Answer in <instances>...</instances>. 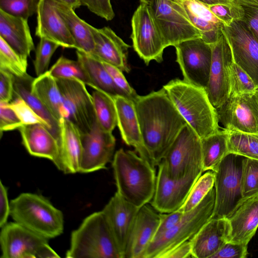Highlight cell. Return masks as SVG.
I'll use <instances>...</instances> for the list:
<instances>
[{"instance_id":"48","label":"cell","mask_w":258,"mask_h":258,"mask_svg":"<svg viewBox=\"0 0 258 258\" xmlns=\"http://www.w3.org/2000/svg\"><path fill=\"white\" fill-rule=\"evenodd\" d=\"M82 6H85L92 13L107 21L113 19L115 14L110 0H81Z\"/></svg>"},{"instance_id":"33","label":"cell","mask_w":258,"mask_h":258,"mask_svg":"<svg viewBox=\"0 0 258 258\" xmlns=\"http://www.w3.org/2000/svg\"><path fill=\"white\" fill-rule=\"evenodd\" d=\"M76 53L77 59L82 64L91 80L94 90H101L112 97H124L114 84L102 61L91 54L80 50H77Z\"/></svg>"},{"instance_id":"54","label":"cell","mask_w":258,"mask_h":258,"mask_svg":"<svg viewBox=\"0 0 258 258\" xmlns=\"http://www.w3.org/2000/svg\"><path fill=\"white\" fill-rule=\"evenodd\" d=\"M192 257L190 240L174 247L163 254L160 258H186Z\"/></svg>"},{"instance_id":"44","label":"cell","mask_w":258,"mask_h":258,"mask_svg":"<svg viewBox=\"0 0 258 258\" xmlns=\"http://www.w3.org/2000/svg\"><path fill=\"white\" fill-rule=\"evenodd\" d=\"M10 104L17 113L23 125L41 123L48 130L46 122L21 97L14 96L13 100Z\"/></svg>"},{"instance_id":"29","label":"cell","mask_w":258,"mask_h":258,"mask_svg":"<svg viewBox=\"0 0 258 258\" xmlns=\"http://www.w3.org/2000/svg\"><path fill=\"white\" fill-rule=\"evenodd\" d=\"M190 21L200 31L201 38L208 44L215 43L221 33L223 23L207 5L198 0H180Z\"/></svg>"},{"instance_id":"10","label":"cell","mask_w":258,"mask_h":258,"mask_svg":"<svg viewBox=\"0 0 258 258\" xmlns=\"http://www.w3.org/2000/svg\"><path fill=\"white\" fill-rule=\"evenodd\" d=\"M132 27L133 48L140 57L146 65L152 60L161 62L167 46L150 5L141 3L133 15Z\"/></svg>"},{"instance_id":"3","label":"cell","mask_w":258,"mask_h":258,"mask_svg":"<svg viewBox=\"0 0 258 258\" xmlns=\"http://www.w3.org/2000/svg\"><path fill=\"white\" fill-rule=\"evenodd\" d=\"M187 124L201 139L219 130L217 109L205 88L174 79L163 86Z\"/></svg>"},{"instance_id":"17","label":"cell","mask_w":258,"mask_h":258,"mask_svg":"<svg viewBox=\"0 0 258 258\" xmlns=\"http://www.w3.org/2000/svg\"><path fill=\"white\" fill-rule=\"evenodd\" d=\"M158 166L155 191L151 206L160 213L177 211L182 206L192 186L201 175L191 174L175 179L168 176L162 161Z\"/></svg>"},{"instance_id":"24","label":"cell","mask_w":258,"mask_h":258,"mask_svg":"<svg viewBox=\"0 0 258 258\" xmlns=\"http://www.w3.org/2000/svg\"><path fill=\"white\" fill-rule=\"evenodd\" d=\"M227 218H211L190 239L192 257L211 258L229 241Z\"/></svg>"},{"instance_id":"31","label":"cell","mask_w":258,"mask_h":258,"mask_svg":"<svg viewBox=\"0 0 258 258\" xmlns=\"http://www.w3.org/2000/svg\"><path fill=\"white\" fill-rule=\"evenodd\" d=\"M34 78L28 74L21 77L14 76V96L24 100L35 112L47 124L49 132L57 140L60 150L61 144L60 122L49 112L44 105L31 91V85Z\"/></svg>"},{"instance_id":"38","label":"cell","mask_w":258,"mask_h":258,"mask_svg":"<svg viewBox=\"0 0 258 258\" xmlns=\"http://www.w3.org/2000/svg\"><path fill=\"white\" fill-rule=\"evenodd\" d=\"M215 176L210 170L201 175L192 186L186 200L178 210L183 213L196 207L214 186Z\"/></svg>"},{"instance_id":"12","label":"cell","mask_w":258,"mask_h":258,"mask_svg":"<svg viewBox=\"0 0 258 258\" xmlns=\"http://www.w3.org/2000/svg\"><path fill=\"white\" fill-rule=\"evenodd\" d=\"M176 61L183 80L195 86L206 88L209 78L212 62L211 44L201 38L186 40L174 46Z\"/></svg>"},{"instance_id":"13","label":"cell","mask_w":258,"mask_h":258,"mask_svg":"<svg viewBox=\"0 0 258 258\" xmlns=\"http://www.w3.org/2000/svg\"><path fill=\"white\" fill-rule=\"evenodd\" d=\"M68 119L81 134L89 133L97 122L92 95L86 84L77 79H56Z\"/></svg>"},{"instance_id":"55","label":"cell","mask_w":258,"mask_h":258,"mask_svg":"<svg viewBox=\"0 0 258 258\" xmlns=\"http://www.w3.org/2000/svg\"><path fill=\"white\" fill-rule=\"evenodd\" d=\"M207 6L216 4H225L229 5H237L233 0H198Z\"/></svg>"},{"instance_id":"39","label":"cell","mask_w":258,"mask_h":258,"mask_svg":"<svg viewBox=\"0 0 258 258\" xmlns=\"http://www.w3.org/2000/svg\"><path fill=\"white\" fill-rule=\"evenodd\" d=\"M27 60L23 59L0 37V69L8 71L15 77L27 74Z\"/></svg>"},{"instance_id":"45","label":"cell","mask_w":258,"mask_h":258,"mask_svg":"<svg viewBox=\"0 0 258 258\" xmlns=\"http://www.w3.org/2000/svg\"><path fill=\"white\" fill-rule=\"evenodd\" d=\"M208 7L224 25H228L234 21L242 20L243 18V8L238 5L216 4Z\"/></svg>"},{"instance_id":"15","label":"cell","mask_w":258,"mask_h":258,"mask_svg":"<svg viewBox=\"0 0 258 258\" xmlns=\"http://www.w3.org/2000/svg\"><path fill=\"white\" fill-rule=\"evenodd\" d=\"M217 111L219 121L224 128L258 134V100L255 92L230 95Z\"/></svg>"},{"instance_id":"35","label":"cell","mask_w":258,"mask_h":258,"mask_svg":"<svg viewBox=\"0 0 258 258\" xmlns=\"http://www.w3.org/2000/svg\"><path fill=\"white\" fill-rule=\"evenodd\" d=\"M92 97L97 122L104 131L112 133L117 126L116 111L112 97L98 89H94Z\"/></svg>"},{"instance_id":"8","label":"cell","mask_w":258,"mask_h":258,"mask_svg":"<svg viewBox=\"0 0 258 258\" xmlns=\"http://www.w3.org/2000/svg\"><path fill=\"white\" fill-rule=\"evenodd\" d=\"M170 177L177 179L203 172L201 139L187 124L171 145L163 160Z\"/></svg>"},{"instance_id":"40","label":"cell","mask_w":258,"mask_h":258,"mask_svg":"<svg viewBox=\"0 0 258 258\" xmlns=\"http://www.w3.org/2000/svg\"><path fill=\"white\" fill-rule=\"evenodd\" d=\"M243 198L245 200L258 196V160L244 157L241 176Z\"/></svg>"},{"instance_id":"49","label":"cell","mask_w":258,"mask_h":258,"mask_svg":"<svg viewBox=\"0 0 258 258\" xmlns=\"http://www.w3.org/2000/svg\"><path fill=\"white\" fill-rule=\"evenodd\" d=\"M247 254V244L228 241L211 258H245Z\"/></svg>"},{"instance_id":"23","label":"cell","mask_w":258,"mask_h":258,"mask_svg":"<svg viewBox=\"0 0 258 258\" xmlns=\"http://www.w3.org/2000/svg\"><path fill=\"white\" fill-rule=\"evenodd\" d=\"M112 98L116 111L117 126L122 140L154 166L144 145L134 101L120 95Z\"/></svg>"},{"instance_id":"16","label":"cell","mask_w":258,"mask_h":258,"mask_svg":"<svg viewBox=\"0 0 258 258\" xmlns=\"http://www.w3.org/2000/svg\"><path fill=\"white\" fill-rule=\"evenodd\" d=\"M211 46L212 62L205 90L211 103L217 109L230 96V68L233 58L230 47L222 30L218 39Z\"/></svg>"},{"instance_id":"43","label":"cell","mask_w":258,"mask_h":258,"mask_svg":"<svg viewBox=\"0 0 258 258\" xmlns=\"http://www.w3.org/2000/svg\"><path fill=\"white\" fill-rule=\"evenodd\" d=\"M59 46L53 41L44 38H40L34 60V69L37 77L48 71L51 58Z\"/></svg>"},{"instance_id":"46","label":"cell","mask_w":258,"mask_h":258,"mask_svg":"<svg viewBox=\"0 0 258 258\" xmlns=\"http://www.w3.org/2000/svg\"><path fill=\"white\" fill-rule=\"evenodd\" d=\"M23 123L10 103L0 102V131L3 132L19 129Z\"/></svg>"},{"instance_id":"9","label":"cell","mask_w":258,"mask_h":258,"mask_svg":"<svg viewBox=\"0 0 258 258\" xmlns=\"http://www.w3.org/2000/svg\"><path fill=\"white\" fill-rule=\"evenodd\" d=\"M1 258L59 257L48 239L14 222L1 227Z\"/></svg>"},{"instance_id":"47","label":"cell","mask_w":258,"mask_h":258,"mask_svg":"<svg viewBox=\"0 0 258 258\" xmlns=\"http://www.w3.org/2000/svg\"><path fill=\"white\" fill-rule=\"evenodd\" d=\"M102 62L114 84L123 96L134 101L138 95L128 84L122 73L123 72L114 66L103 61Z\"/></svg>"},{"instance_id":"25","label":"cell","mask_w":258,"mask_h":258,"mask_svg":"<svg viewBox=\"0 0 258 258\" xmlns=\"http://www.w3.org/2000/svg\"><path fill=\"white\" fill-rule=\"evenodd\" d=\"M18 130L22 143L30 155L49 159L56 167L59 146L57 140L43 124H24Z\"/></svg>"},{"instance_id":"52","label":"cell","mask_w":258,"mask_h":258,"mask_svg":"<svg viewBox=\"0 0 258 258\" xmlns=\"http://www.w3.org/2000/svg\"><path fill=\"white\" fill-rule=\"evenodd\" d=\"M241 6L243 10L242 21L245 23L254 36L258 39V7Z\"/></svg>"},{"instance_id":"26","label":"cell","mask_w":258,"mask_h":258,"mask_svg":"<svg viewBox=\"0 0 258 258\" xmlns=\"http://www.w3.org/2000/svg\"><path fill=\"white\" fill-rule=\"evenodd\" d=\"M61 144L56 167L66 174L80 172L82 155L81 134L68 118L60 121Z\"/></svg>"},{"instance_id":"56","label":"cell","mask_w":258,"mask_h":258,"mask_svg":"<svg viewBox=\"0 0 258 258\" xmlns=\"http://www.w3.org/2000/svg\"><path fill=\"white\" fill-rule=\"evenodd\" d=\"M240 6H252L258 7V0H233Z\"/></svg>"},{"instance_id":"53","label":"cell","mask_w":258,"mask_h":258,"mask_svg":"<svg viewBox=\"0 0 258 258\" xmlns=\"http://www.w3.org/2000/svg\"><path fill=\"white\" fill-rule=\"evenodd\" d=\"M10 215V203L9 202L8 189L0 181V227L8 223Z\"/></svg>"},{"instance_id":"21","label":"cell","mask_w":258,"mask_h":258,"mask_svg":"<svg viewBox=\"0 0 258 258\" xmlns=\"http://www.w3.org/2000/svg\"><path fill=\"white\" fill-rule=\"evenodd\" d=\"M35 35L64 48L76 49L75 41L58 13L55 0H40Z\"/></svg>"},{"instance_id":"37","label":"cell","mask_w":258,"mask_h":258,"mask_svg":"<svg viewBox=\"0 0 258 258\" xmlns=\"http://www.w3.org/2000/svg\"><path fill=\"white\" fill-rule=\"evenodd\" d=\"M48 71L55 79H77L91 88L93 86L88 73L78 59L72 60L61 56Z\"/></svg>"},{"instance_id":"42","label":"cell","mask_w":258,"mask_h":258,"mask_svg":"<svg viewBox=\"0 0 258 258\" xmlns=\"http://www.w3.org/2000/svg\"><path fill=\"white\" fill-rule=\"evenodd\" d=\"M40 0H0V10L28 20L37 13Z\"/></svg>"},{"instance_id":"11","label":"cell","mask_w":258,"mask_h":258,"mask_svg":"<svg viewBox=\"0 0 258 258\" xmlns=\"http://www.w3.org/2000/svg\"><path fill=\"white\" fill-rule=\"evenodd\" d=\"M150 6L167 47L201 38L179 0H152Z\"/></svg>"},{"instance_id":"50","label":"cell","mask_w":258,"mask_h":258,"mask_svg":"<svg viewBox=\"0 0 258 258\" xmlns=\"http://www.w3.org/2000/svg\"><path fill=\"white\" fill-rule=\"evenodd\" d=\"M14 76L0 69V102L10 103L13 99Z\"/></svg>"},{"instance_id":"27","label":"cell","mask_w":258,"mask_h":258,"mask_svg":"<svg viewBox=\"0 0 258 258\" xmlns=\"http://www.w3.org/2000/svg\"><path fill=\"white\" fill-rule=\"evenodd\" d=\"M0 37L23 59L27 60L35 48L28 20L0 10Z\"/></svg>"},{"instance_id":"20","label":"cell","mask_w":258,"mask_h":258,"mask_svg":"<svg viewBox=\"0 0 258 258\" xmlns=\"http://www.w3.org/2000/svg\"><path fill=\"white\" fill-rule=\"evenodd\" d=\"M147 204L140 208L126 246L124 258H143L153 240L160 221V213Z\"/></svg>"},{"instance_id":"22","label":"cell","mask_w":258,"mask_h":258,"mask_svg":"<svg viewBox=\"0 0 258 258\" xmlns=\"http://www.w3.org/2000/svg\"><path fill=\"white\" fill-rule=\"evenodd\" d=\"M94 42L91 53L101 61L114 66L122 72L128 73V49L130 45L125 43L109 27L96 28L91 25Z\"/></svg>"},{"instance_id":"51","label":"cell","mask_w":258,"mask_h":258,"mask_svg":"<svg viewBox=\"0 0 258 258\" xmlns=\"http://www.w3.org/2000/svg\"><path fill=\"white\" fill-rule=\"evenodd\" d=\"M183 214L179 210L169 213H160V221L153 239L159 237L173 227L180 219Z\"/></svg>"},{"instance_id":"1","label":"cell","mask_w":258,"mask_h":258,"mask_svg":"<svg viewBox=\"0 0 258 258\" xmlns=\"http://www.w3.org/2000/svg\"><path fill=\"white\" fill-rule=\"evenodd\" d=\"M142 139L155 167L187 124L162 87L134 100Z\"/></svg>"},{"instance_id":"7","label":"cell","mask_w":258,"mask_h":258,"mask_svg":"<svg viewBox=\"0 0 258 258\" xmlns=\"http://www.w3.org/2000/svg\"><path fill=\"white\" fill-rule=\"evenodd\" d=\"M245 157L229 153L213 171L216 201L214 218H229L245 201L242 196L241 176Z\"/></svg>"},{"instance_id":"32","label":"cell","mask_w":258,"mask_h":258,"mask_svg":"<svg viewBox=\"0 0 258 258\" xmlns=\"http://www.w3.org/2000/svg\"><path fill=\"white\" fill-rule=\"evenodd\" d=\"M57 10L73 37L76 49L91 54L94 42L91 25L80 19L71 7L60 0H55Z\"/></svg>"},{"instance_id":"5","label":"cell","mask_w":258,"mask_h":258,"mask_svg":"<svg viewBox=\"0 0 258 258\" xmlns=\"http://www.w3.org/2000/svg\"><path fill=\"white\" fill-rule=\"evenodd\" d=\"M68 258H123L102 212L87 216L71 234Z\"/></svg>"},{"instance_id":"19","label":"cell","mask_w":258,"mask_h":258,"mask_svg":"<svg viewBox=\"0 0 258 258\" xmlns=\"http://www.w3.org/2000/svg\"><path fill=\"white\" fill-rule=\"evenodd\" d=\"M139 209L116 192L101 211L123 258H124L128 238Z\"/></svg>"},{"instance_id":"58","label":"cell","mask_w":258,"mask_h":258,"mask_svg":"<svg viewBox=\"0 0 258 258\" xmlns=\"http://www.w3.org/2000/svg\"><path fill=\"white\" fill-rule=\"evenodd\" d=\"M141 3H144L150 5L152 0H140Z\"/></svg>"},{"instance_id":"4","label":"cell","mask_w":258,"mask_h":258,"mask_svg":"<svg viewBox=\"0 0 258 258\" xmlns=\"http://www.w3.org/2000/svg\"><path fill=\"white\" fill-rule=\"evenodd\" d=\"M10 216L14 222L48 239L63 231L62 212L38 194L22 193L11 200Z\"/></svg>"},{"instance_id":"6","label":"cell","mask_w":258,"mask_h":258,"mask_svg":"<svg viewBox=\"0 0 258 258\" xmlns=\"http://www.w3.org/2000/svg\"><path fill=\"white\" fill-rule=\"evenodd\" d=\"M215 201L216 190L214 186L196 207L184 213L173 227L152 240L143 258H160L169 250L190 240L212 218Z\"/></svg>"},{"instance_id":"34","label":"cell","mask_w":258,"mask_h":258,"mask_svg":"<svg viewBox=\"0 0 258 258\" xmlns=\"http://www.w3.org/2000/svg\"><path fill=\"white\" fill-rule=\"evenodd\" d=\"M228 131L224 128L201 139L203 172L214 171L229 154Z\"/></svg>"},{"instance_id":"41","label":"cell","mask_w":258,"mask_h":258,"mask_svg":"<svg viewBox=\"0 0 258 258\" xmlns=\"http://www.w3.org/2000/svg\"><path fill=\"white\" fill-rule=\"evenodd\" d=\"M257 87L248 74L233 60L230 68V95L254 93Z\"/></svg>"},{"instance_id":"2","label":"cell","mask_w":258,"mask_h":258,"mask_svg":"<svg viewBox=\"0 0 258 258\" xmlns=\"http://www.w3.org/2000/svg\"><path fill=\"white\" fill-rule=\"evenodd\" d=\"M112 166L117 192L128 202L141 208L154 195L155 167L135 152L120 149L114 153Z\"/></svg>"},{"instance_id":"36","label":"cell","mask_w":258,"mask_h":258,"mask_svg":"<svg viewBox=\"0 0 258 258\" xmlns=\"http://www.w3.org/2000/svg\"><path fill=\"white\" fill-rule=\"evenodd\" d=\"M227 131L229 153L258 160V134Z\"/></svg>"},{"instance_id":"28","label":"cell","mask_w":258,"mask_h":258,"mask_svg":"<svg viewBox=\"0 0 258 258\" xmlns=\"http://www.w3.org/2000/svg\"><path fill=\"white\" fill-rule=\"evenodd\" d=\"M228 219V241L247 244L258 228V196L246 200Z\"/></svg>"},{"instance_id":"59","label":"cell","mask_w":258,"mask_h":258,"mask_svg":"<svg viewBox=\"0 0 258 258\" xmlns=\"http://www.w3.org/2000/svg\"><path fill=\"white\" fill-rule=\"evenodd\" d=\"M255 94L257 96V100H258V87H257L256 91H255Z\"/></svg>"},{"instance_id":"30","label":"cell","mask_w":258,"mask_h":258,"mask_svg":"<svg viewBox=\"0 0 258 258\" xmlns=\"http://www.w3.org/2000/svg\"><path fill=\"white\" fill-rule=\"evenodd\" d=\"M31 91L57 120L60 122L62 118H68L69 113L56 79L49 71L34 79Z\"/></svg>"},{"instance_id":"60","label":"cell","mask_w":258,"mask_h":258,"mask_svg":"<svg viewBox=\"0 0 258 258\" xmlns=\"http://www.w3.org/2000/svg\"><path fill=\"white\" fill-rule=\"evenodd\" d=\"M179 1H180V0H179Z\"/></svg>"},{"instance_id":"57","label":"cell","mask_w":258,"mask_h":258,"mask_svg":"<svg viewBox=\"0 0 258 258\" xmlns=\"http://www.w3.org/2000/svg\"><path fill=\"white\" fill-rule=\"evenodd\" d=\"M62 2L66 3L70 7H71L73 10H75L77 8H80L82 5L81 0H60Z\"/></svg>"},{"instance_id":"18","label":"cell","mask_w":258,"mask_h":258,"mask_svg":"<svg viewBox=\"0 0 258 258\" xmlns=\"http://www.w3.org/2000/svg\"><path fill=\"white\" fill-rule=\"evenodd\" d=\"M82 155L80 172L89 173L106 169L113 158L115 139L97 122L88 133L81 134Z\"/></svg>"},{"instance_id":"14","label":"cell","mask_w":258,"mask_h":258,"mask_svg":"<svg viewBox=\"0 0 258 258\" xmlns=\"http://www.w3.org/2000/svg\"><path fill=\"white\" fill-rule=\"evenodd\" d=\"M221 30L230 47L233 61L258 87V39L242 20L223 25Z\"/></svg>"}]
</instances>
